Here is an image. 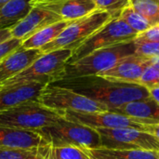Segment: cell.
Here are the masks:
<instances>
[{"label": "cell", "mask_w": 159, "mask_h": 159, "mask_svg": "<svg viewBox=\"0 0 159 159\" xmlns=\"http://www.w3.org/2000/svg\"><path fill=\"white\" fill-rule=\"evenodd\" d=\"M134 54H136L134 40L95 50L80 60L67 63L60 80L97 75L113 68L123 59Z\"/></svg>", "instance_id": "2"}, {"label": "cell", "mask_w": 159, "mask_h": 159, "mask_svg": "<svg viewBox=\"0 0 159 159\" xmlns=\"http://www.w3.org/2000/svg\"><path fill=\"white\" fill-rule=\"evenodd\" d=\"M38 131L54 147L75 146L88 149L102 147L101 135L96 129L71 122L63 117Z\"/></svg>", "instance_id": "6"}, {"label": "cell", "mask_w": 159, "mask_h": 159, "mask_svg": "<svg viewBox=\"0 0 159 159\" xmlns=\"http://www.w3.org/2000/svg\"><path fill=\"white\" fill-rule=\"evenodd\" d=\"M44 53L40 48H23L0 61V83H3L29 68Z\"/></svg>", "instance_id": "16"}, {"label": "cell", "mask_w": 159, "mask_h": 159, "mask_svg": "<svg viewBox=\"0 0 159 159\" xmlns=\"http://www.w3.org/2000/svg\"><path fill=\"white\" fill-rule=\"evenodd\" d=\"M96 129L101 135L102 147L159 151V140L146 131L131 128Z\"/></svg>", "instance_id": "9"}, {"label": "cell", "mask_w": 159, "mask_h": 159, "mask_svg": "<svg viewBox=\"0 0 159 159\" xmlns=\"http://www.w3.org/2000/svg\"><path fill=\"white\" fill-rule=\"evenodd\" d=\"M129 4L138 11L149 23L159 24V3L155 0H129Z\"/></svg>", "instance_id": "23"}, {"label": "cell", "mask_w": 159, "mask_h": 159, "mask_svg": "<svg viewBox=\"0 0 159 159\" xmlns=\"http://www.w3.org/2000/svg\"><path fill=\"white\" fill-rule=\"evenodd\" d=\"M33 7H38L61 17L62 20L73 21L99 9L93 0H34Z\"/></svg>", "instance_id": "13"}, {"label": "cell", "mask_w": 159, "mask_h": 159, "mask_svg": "<svg viewBox=\"0 0 159 159\" xmlns=\"http://www.w3.org/2000/svg\"><path fill=\"white\" fill-rule=\"evenodd\" d=\"M9 1H11V0H0V7H3L5 4H7V3L9 2Z\"/></svg>", "instance_id": "33"}, {"label": "cell", "mask_w": 159, "mask_h": 159, "mask_svg": "<svg viewBox=\"0 0 159 159\" xmlns=\"http://www.w3.org/2000/svg\"><path fill=\"white\" fill-rule=\"evenodd\" d=\"M11 37H12L11 29H9V28L1 29V31H0V44L7 41V40H8Z\"/></svg>", "instance_id": "31"}, {"label": "cell", "mask_w": 159, "mask_h": 159, "mask_svg": "<svg viewBox=\"0 0 159 159\" xmlns=\"http://www.w3.org/2000/svg\"><path fill=\"white\" fill-rule=\"evenodd\" d=\"M23 43L22 39L12 36L8 40L0 44V61L4 60L7 56L11 55L19 48H21Z\"/></svg>", "instance_id": "27"}, {"label": "cell", "mask_w": 159, "mask_h": 159, "mask_svg": "<svg viewBox=\"0 0 159 159\" xmlns=\"http://www.w3.org/2000/svg\"><path fill=\"white\" fill-rule=\"evenodd\" d=\"M153 61L156 63V64H157L159 66V57H157V58H153Z\"/></svg>", "instance_id": "34"}, {"label": "cell", "mask_w": 159, "mask_h": 159, "mask_svg": "<svg viewBox=\"0 0 159 159\" xmlns=\"http://www.w3.org/2000/svg\"><path fill=\"white\" fill-rule=\"evenodd\" d=\"M84 149L92 159H159L157 152L143 149Z\"/></svg>", "instance_id": "19"}, {"label": "cell", "mask_w": 159, "mask_h": 159, "mask_svg": "<svg viewBox=\"0 0 159 159\" xmlns=\"http://www.w3.org/2000/svg\"><path fill=\"white\" fill-rule=\"evenodd\" d=\"M99 9L111 11L114 15H118L119 11L129 4V0H93Z\"/></svg>", "instance_id": "28"}, {"label": "cell", "mask_w": 159, "mask_h": 159, "mask_svg": "<svg viewBox=\"0 0 159 159\" xmlns=\"http://www.w3.org/2000/svg\"><path fill=\"white\" fill-rule=\"evenodd\" d=\"M155 1H157V3H159V0H155Z\"/></svg>", "instance_id": "35"}, {"label": "cell", "mask_w": 159, "mask_h": 159, "mask_svg": "<svg viewBox=\"0 0 159 159\" xmlns=\"http://www.w3.org/2000/svg\"><path fill=\"white\" fill-rule=\"evenodd\" d=\"M152 63L153 58H145L134 54L123 59L113 68L97 75L113 81L138 85L146 68Z\"/></svg>", "instance_id": "11"}, {"label": "cell", "mask_w": 159, "mask_h": 159, "mask_svg": "<svg viewBox=\"0 0 159 159\" xmlns=\"http://www.w3.org/2000/svg\"><path fill=\"white\" fill-rule=\"evenodd\" d=\"M72 21L61 20L40 30L22 43L23 48H41L54 41Z\"/></svg>", "instance_id": "20"}, {"label": "cell", "mask_w": 159, "mask_h": 159, "mask_svg": "<svg viewBox=\"0 0 159 159\" xmlns=\"http://www.w3.org/2000/svg\"><path fill=\"white\" fill-rule=\"evenodd\" d=\"M48 84L27 82L0 88V112L32 102H38Z\"/></svg>", "instance_id": "12"}, {"label": "cell", "mask_w": 159, "mask_h": 159, "mask_svg": "<svg viewBox=\"0 0 159 159\" xmlns=\"http://www.w3.org/2000/svg\"><path fill=\"white\" fill-rule=\"evenodd\" d=\"M63 118L71 122L78 123L93 129H124L131 128L144 131V125L134 119L113 111L99 113H83L75 111H64Z\"/></svg>", "instance_id": "10"}, {"label": "cell", "mask_w": 159, "mask_h": 159, "mask_svg": "<svg viewBox=\"0 0 159 159\" xmlns=\"http://www.w3.org/2000/svg\"><path fill=\"white\" fill-rule=\"evenodd\" d=\"M62 20L60 16L49 10L34 7L31 12L17 25L11 28L12 36L23 41L55 22Z\"/></svg>", "instance_id": "15"}, {"label": "cell", "mask_w": 159, "mask_h": 159, "mask_svg": "<svg viewBox=\"0 0 159 159\" xmlns=\"http://www.w3.org/2000/svg\"><path fill=\"white\" fill-rule=\"evenodd\" d=\"M147 88L149 90L159 88V66L154 61L151 65H149L145 72L143 73L142 78L139 81V84Z\"/></svg>", "instance_id": "25"}, {"label": "cell", "mask_w": 159, "mask_h": 159, "mask_svg": "<svg viewBox=\"0 0 159 159\" xmlns=\"http://www.w3.org/2000/svg\"><path fill=\"white\" fill-rule=\"evenodd\" d=\"M48 159H92L84 148L75 146L54 147L50 144Z\"/></svg>", "instance_id": "24"}, {"label": "cell", "mask_w": 159, "mask_h": 159, "mask_svg": "<svg viewBox=\"0 0 159 159\" xmlns=\"http://www.w3.org/2000/svg\"><path fill=\"white\" fill-rule=\"evenodd\" d=\"M51 84L86 96L104 105L109 111L151 97L150 90L143 86L113 81L99 75L61 79Z\"/></svg>", "instance_id": "1"}, {"label": "cell", "mask_w": 159, "mask_h": 159, "mask_svg": "<svg viewBox=\"0 0 159 159\" xmlns=\"http://www.w3.org/2000/svg\"><path fill=\"white\" fill-rule=\"evenodd\" d=\"M34 0H11L0 7L1 29L13 28L33 9Z\"/></svg>", "instance_id": "18"}, {"label": "cell", "mask_w": 159, "mask_h": 159, "mask_svg": "<svg viewBox=\"0 0 159 159\" xmlns=\"http://www.w3.org/2000/svg\"><path fill=\"white\" fill-rule=\"evenodd\" d=\"M113 112L127 116L140 124H159V102L152 96L129 102L122 107L113 110Z\"/></svg>", "instance_id": "17"}, {"label": "cell", "mask_w": 159, "mask_h": 159, "mask_svg": "<svg viewBox=\"0 0 159 159\" xmlns=\"http://www.w3.org/2000/svg\"><path fill=\"white\" fill-rule=\"evenodd\" d=\"M73 53L74 50L70 48H61L46 53L25 71L0 83V88L27 82H42L49 85L58 81L72 58Z\"/></svg>", "instance_id": "5"}, {"label": "cell", "mask_w": 159, "mask_h": 159, "mask_svg": "<svg viewBox=\"0 0 159 159\" xmlns=\"http://www.w3.org/2000/svg\"><path fill=\"white\" fill-rule=\"evenodd\" d=\"M136 44V54L145 58L159 57V42H141Z\"/></svg>", "instance_id": "26"}, {"label": "cell", "mask_w": 159, "mask_h": 159, "mask_svg": "<svg viewBox=\"0 0 159 159\" xmlns=\"http://www.w3.org/2000/svg\"><path fill=\"white\" fill-rule=\"evenodd\" d=\"M114 16L116 15L111 11L96 9L83 18L73 20L54 41L44 46L40 49L44 54L61 48L75 50L95 32L107 23Z\"/></svg>", "instance_id": "3"}, {"label": "cell", "mask_w": 159, "mask_h": 159, "mask_svg": "<svg viewBox=\"0 0 159 159\" xmlns=\"http://www.w3.org/2000/svg\"><path fill=\"white\" fill-rule=\"evenodd\" d=\"M118 17L122 19L130 28H132L138 34L143 33L152 25L149 21L143 18L138 11H136L129 4L126 5L118 13Z\"/></svg>", "instance_id": "22"}, {"label": "cell", "mask_w": 159, "mask_h": 159, "mask_svg": "<svg viewBox=\"0 0 159 159\" xmlns=\"http://www.w3.org/2000/svg\"><path fill=\"white\" fill-rule=\"evenodd\" d=\"M134 42H159V24L154 25L145 32L139 34Z\"/></svg>", "instance_id": "29"}, {"label": "cell", "mask_w": 159, "mask_h": 159, "mask_svg": "<svg viewBox=\"0 0 159 159\" xmlns=\"http://www.w3.org/2000/svg\"><path fill=\"white\" fill-rule=\"evenodd\" d=\"M150 93H151V96L159 102V88H156V89H150Z\"/></svg>", "instance_id": "32"}, {"label": "cell", "mask_w": 159, "mask_h": 159, "mask_svg": "<svg viewBox=\"0 0 159 159\" xmlns=\"http://www.w3.org/2000/svg\"><path fill=\"white\" fill-rule=\"evenodd\" d=\"M62 117V112L48 108L38 102H32L1 111L0 127L40 130Z\"/></svg>", "instance_id": "4"}, {"label": "cell", "mask_w": 159, "mask_h": 159, "mask_svg": "<svg viewBox=\"0 0 159 159\" xmlns=\"http://www.w3.org/2000/svg\"><path fill=\"white\" fill-rule=\"evenodd\" d=\"M157 156H158V157H159V151L157 152Z\"/></svg>", "instance_id": "36"}, {"label": "cell", "mask_w": 159, "mask_h": 159, "mask_svg": "<svg viewBox=\"0 0 159 159\" xmlns=\"http://www.w3.org/2000/svg\"><path fill=\"white\" fill-rule=\"evenodd\" d=\"M144 131L154 135L159 140V124L158 125H144Z\"/></svg>", "instance_id": "30"}, {"label": "cell", "mask_w": 159, "mask_h": 159, "mask_svg": "<svg viewBox=\"0 0 159 159\" xmlns=\"http://www.w3.org/2000/svg\"><path fill=\"white\" fill-rule=\"evenodd\" d=\"M138 33L130 28L122 19L114 16L107 23L95 32L80 47L74 50L69 62L75 61L88 54L105 48L135 40ZM68 62V63H69Z\"/></svg>", "instance_id": "7"}, {"label": "cell", "mask_w": 159, "mask_h": 159, "mask_svg": "<svg viewBox=\"0 0 159 159\" xmlns=\"http://www.w3.org/2000/svg\"><path fill=\"white\" fill-rule=\"evenodd\" d=\"M38 102L48 108L62 113L67 110L83 113H99L109 111L104 105L86 96L52 84L48 85V87L44 89Z\"/></svg>", "instance_id": "8"}, {"label": "cell", "mask_w": 159, "mask_h": 159, "mask_svg": "<svg viewBox=\"0 0 159 159\" xmlns=\"http://www.w3.org/2000/svg\"><path fill=\"white\" fill-rule=\"evenodd\" d=\"M50 145L32 149L0 148V159H48Z\"/></svg>", "instance_id": "21"}, {"label": "cell", "mask_w": 159, "mask_h": 159, "mask_svg": "<svg viewBox=\"0 0 159 159\" xmlns=\"http://www.w3.org/2000/svg\"><path fill=\"white\" fill-rule=\"evenodd\" d=\"M48 145L50 143L38 130L0 127V148L32 149Z\"/></svg>", "instance_id": "14"}]
</instances>
